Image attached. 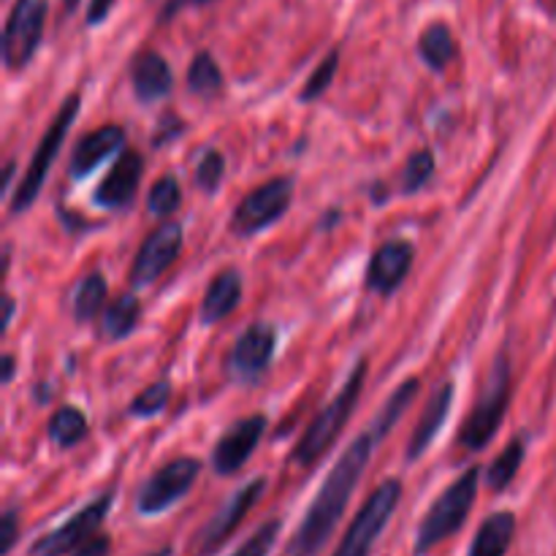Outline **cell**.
Returning <instances> with one entry per match:
<instances>
[{
    "label": "cell",
    "instance_id": "1",
    "mask_svg": "<svg viewBox=\"0 0 556 556\" xmlns=\"http://www.w3.org/2000/svg\"><path fill=\"white\" fill-rule=\"evenodd\" d=\"M378 438L372 432L362 434L351 443V448L340 456L334 467H331L329 478L324 481L320 492L315 494L313 505H309L307 516L299 525L296 535L288 543L286 556H318L324 552L326 541L334 535L337 525L345 516L348 503H351L353 492H356L358 481H362L364 470H367L369 459Z\"/></svg>",
    "mask_w": 556,
    "mask_h": 556
},
{
    "label": "cell",
    "instance_id": "2",
    "mask_svg": "<svg viewBox=\"0 0 556 556\" xmlns=\"http://www.w3.org/2000/svg\"><path fill=\"white\" fill-rule=\"evenodd\" d=\"M481 472V467H470L465 476L456 478V481L434 500V505L429 508V514L424 516L421 527H418L416 556H427L434 546H440V543L448 541L454 532L462 530V525H465L467 516H470L472 503H476Z\"/></svg>",
    "mask_w": 556,
    "mask_h": 556
},
{
    "label": "cell",
    "instance_id": "3",
    "mask_svg": "<svg viewBox=\"0 0 556 556\" xmlns=\"http://www.w3.org/2000/svg\"><path fill=\"white\" fill-rule=\"evenodd\" d=\"M364 375H367V364L358 362L356 367H353L351 378H348L345 386H342L340 394H337L334 400H331L329 405L315 416V421L309 424L304 438L299 440L296 451H293V462H296V465H304V467L315 465V462H318L320 456L334 445V440L340 438V432L345 429L348 418H351L353 410H356L358 396H362Z\"/></svg>",
    "mask_w": 556,
    "mask_h": 556
},
{
    "label": "cell",
    "instance_id": "4",
    "mask_svg": "<svg viewBox=\"0 0 556 556\" xmlns=\"http://www.w3.org/2000/svg\"><path fill=\"white\" fill-rule=\"evenodd\" d=\"M510 402V369L505 356L494 362L489 383L483 386L481 396H478L476 407L467 416L465 427L459 432V445L467 451H483L492 438L497 434L500 424H503L505 413H508Z\"/></svg>",
    "mask_w": 556,
    "mask_h": 556
},
{
    "label": "cell",
    "instance_id": "5",
    "mask_svg": "<svg viewBox=\"0 0 556 556\" xmlns=\"http://www.w3.org/2000/svg\"><path fill=\"white\" fill-rule=\"evenodd\" d=\"M76 114H79V96H68L63 101V106H60L58 117L52 119V125H49L47 134H43V139L38 141V150L36 155H33L30 166H27L25 177L16 185L14 199H11V212H14V215L25 212L27 206L38 199V193H41L43 182H47L49 177V168L58 161L60 147L65 144V136H68L71 125H74Z\"/></svg>",
    "mask_w": 556,
    "mask_h": 556
},
{
    "label": "cell",
    "instance_id": "6",
    "mask_svg": "<svg viewBox=\"0 0 556 556\" xmlns=\"http://www.w3.org/2000/svg\"><path fill=\"white\" fill-rule=\"evenodd\" d=\"M402 500V483L400 481H383L372 494H369L367 503L362 505V510L356 514V519L348 527L345 538H342L340 548L334 556H369L372 554L375 543L383 535L386 525L391 521V516L396 514V505Z\"/></svg>",
    "mask_w": 556,
    "mask_h": 556
},
{
    "label": "cell",
    "instance_id": "7",
    "mask_svg": "<svg viewBox=\"0 0 556 556\" xmlns=\"http://www.w3.org/2000/svg\"><path fill=\"white\" fill-rule=\"evenodd\" d=\"M293 199V182L288 177H277L255 188L253 193L244 195L239 206L233 210L231 228L239 237H253L264 228L275 226L288 212Z\"/></svg>",
    "mask_w": 556,
    "mask_h": 556
},
{
    "label": "cell",
    "instance_id": "8",
    "mask_svg": "<svg viewBox=\"0 0 556 556\" xmlns=\"http://www.w3.org/2000/svg\"><path fill=\"white\" fill-rule=\"evenodd\" d=\"M47 11H49V0H16L3 33L5 68L20 71L30 63L38 43H41Z\"/></svg>",
    "mask_w": 556,
    "mask_h": 556
},
{
    "label": "cell",
    "instance_id": "9",
    "mask_svg": "<svg viewBox=\"0 0 556 556\" xmlns=\"http://www.w3.org/2000/svg\"><path fill=\"white\" fill-rule=\"evenodd\" d=\"M201 465L190 456H179V459L168 462L166 467L155 472L150 481L141 486L139 500H136V508L141 516H157L166 514L168 508L179 503L185 494L193 489L195 478H199Z\"/></svg>",
    "mask_w": 556,
    "mask_h": 556
},
{
    "label": "cell",
    "instance_id": "10",
    "mask_svg": "<svg viewBox=\"0 0 556 556\" xmlns=\"http://www.w3.org/2000/svg\"><path fill=\"white\" fill-rule=\"evenodd\" d=\"M114 505V492L101 494L98 500H92L90 505L79 510V514L71 516L65 525H60L58 530H52L49 535L38 538L33 543L30 556H65V554H74L81 543L90 541L92 535L98 532V527L103 525V519L109 516Z\"/></svg>",
    "mask_w": 556,
    "mask_h": 556
},
{
    "label": "cell",
    "instance_id": "11",
    "mask_svg": "<svg viewBox=\"0 0 556 556\" xmlns=\"http://www.w3.org/2000/svg\"><path fill=\"white\" fill-rule=\"evenodd\" d=\"M179 250H182V226L179 223H163L139 248V255L130 266V286H152L177 261Z\"/></svg>",
    "mask_w": 556,
    "mask_h": 556
},
{
    "label": "cell",
    "instance_id": "12",
    "mask_svg": "<svg viewBox=\"0 0 556 556\" xmlns=\"http://www.w3.org/2000/svg\"><path fill=\"white\" fill-rule=\"evenodd\" d=\"M277 334L269 324H253L239 334L233 342L231 356H228V369L237 380L253 383L269 369L271 356H275Z\"/></svg>",
    "mask_w": 556,
    "mask_h": 556
},
{
    "label": "cell",
    "instance_id": "13",
    "mask_svg": "<svg viewBox=\"0 0 556 556\" xmlns=\"http://www.w3.org/2000/svg\"><path fill=\"white\" fill-rule=\"evenodd\" d=\"M266 432V416H250L233 424L212 451V467L217 476H233L250 462Z\"/></svg>",
    "mask_w": 556,
    "mask_h": 556
},
{
    "label": "cell",
    "instance_id": "14",
    "mask_svg": "<svg viewBox=\"0 0 556 556\" xmlns=\"http://www.w3.org/2000/svg\"><path fill=\"white\" fill-rule=\"evenodd\" d=\"M264 489H266L264 478H255V481H250L248 486L239 489V492L233 494V497L228 500L220 510H217L215 519L204 527V532H201V538H199L201 554H212L217 546H223V543L231 538V532L242 525L244 516L250 514V508L258 503V497L264 494Z\"/></svg>",
    "mask_w": 556,
    "mask_h": 556
},
{
    "label": "cell",
    "instance_id": "15",
    "mask_svg": "<svg viewBox=\"0 0 556 556\" xmlns=\"http://www.w3.org/2000/svg\"><path fill=\"white\" fill-rule=\"evenodd\" d=\"M413 255H416V250L405 239H391L383 248H378V253L372 255V261L367 266L369 291L380 293V296L394 293L405 282L407 271H410Z\"/></svg>",
    "mask_w": 556,
    "mask_h": 556
},
{
    "label": "cell",
    "instance_id": "16",
    "mask_svg": "<svg viewBox=\"0 0 556 556\" xmlns=\"http://www.w3.org/2000/svg\"><path fill=\"white\" fill-rule=\"evenodd\" d=\"M141 174H144V157L136 150H125L114 161L112 172L98 185L96 204L103 206V210H125L134 201L136 190H139Z\"/></svg>",
    "mask_w": 556,
    "mask_h": 556
},
{
    "label": "cell",
    "instance_id": "17",
    "mask_svg": "<svg viewBox=\"0 0 556 556\" xmlns=\"http://www.w3.org/2000/svg\"><path fill=\"white\" fill-rule=\"evenodd\" d=\"M125 144V130L119 125H101L92 134H87L85 139H79V144L71 152V177L81 179L87 174L96 172L103 161L114 155L119 147Z\"/></svg>",
    "mask_w": 556,
    "mask_h": 556
},
{
    "label": "cell",
    "instance_id": "18",
    "mask_svg": "<svg viewBox=\"0 0 556 556\" xmlns=\"http://www.w3.org/2000/svg\"><path fill=\"white\" fill-rule=\"evenodd\" d=\"M451 402H454V386L443 383L434 391L429 405L424 407L421 418H418L416 429H413L410 445H407V462H416L427 454V448L432 445V440L438 438L440 429H443L445 418H448Z\"/></svg>",
    "mask_w": 556,
    "mask_h": 556
},
{
    "label": "cell",
    "instance_id": "19",
    "mask_svg": "<svg viewBox=\"0 0 556 556\" xmlns=\"http://www.w3.org/2000/svg\"><path fill=\"white\" fill-rule=\"evenodd\" d=\"M130 79H134L136 98L144 103L166 98L174 87L172 68H168L166 60L155 52H144L136 58L134 68H130Z\"/></svg>",
    "mask_w": 556,
    "mask_h": 556
},
{
    "label": "cell",
    "instance_id": "20",
    "mask_svg": "<svg viewBox=\"0 0 556 556\" xmlns=\"http://www.w3.org/2000/svg\"><path fill=\"white\" fill-rule=\"evenodd\" d=\"M242 302V275L239 271H223L206 288L204 302H201V324L212 326L217 320L228 318Z\"/></svg>",
    "mask_w": 556,
    "mask_h": 556
},
{
    "label": "cell",
    "instance_id": "21",
    "mask_svg": "<svg viewBox=\"0 0 556 556\" xmlns=\"http://www.w3.org/2000/svg\"><path fill=\"white\" fill-rule=\"evenodd\" d=\"M516 532V516L510 510L492 514L481 527L478 535L472 538L470 556H505L510 548Z\"/></svg>",
    "mask_w": 556,
    "mask_h": 556
},
{
    "label": "cell",
    "instance_id": "22",
    "mask_svg": "<svg viewBox=\"0 0 556 556\" xmlns=\"http://www.w3.org/2000/svg\"><path fill=\"white\" fill-rule=\"evenodd\" d=\"M418 54H421V60L432 71L448 68L451 60L456 58V41L451 36L448 25H443V22L429 25L421 33V41H418Z\"/></svg>",
    "mask_w": 556,
    "mask_h": 556
},
{
    "label": "cell",
    "instance_id": "23",
    "mask_svg": "<svg viewBox=\"0 0 556 556\" xmlns=\"http://www.w3.org/2000/svg\"><path fill=\"white\" fill-rule=\"evenodd\" d=\"M418 389H421V380H418V378L405 380V383H402L400 389L391 394V400L386 402L383 410L378 413V418H375V424H372V429H369V432H372L378 440H383L386 434H389L391 429L400 424V418L405 416L407 407L413 405V400L418 396Z\"/></svg>",
    "mask_w": 556,
    "mask_h": 556
},
{
    "label": "cell",
    "instance_id": "24",
    "mask_svg": "<svg viewBox=\"0 0 556 556\" xmlns=\"http://www.w3.org/2000/svg\"><path fill=\"white\" fill-rule=\"evenodd\" d=\"M141 315V304L134 293H123V296L114 299L112 304L103 313V331H106L109 340H125L130 331L136 329Z\"/></svg>",
    "mask_w": 556,
    "mask_h": 556
},
{
    "label": "cell",
    "instance_id": "25",
    "mask_svg": "<svg viewBox=\"0 0 556 556\" xmlns=\"http://www.w3.org/2000/svg\"><path fill=\"white\" fill-rule=\"evenodd\" d=\"M87 432H90L87 418L76 407H60L52 416V421H49V440L58 448H74V445H79L87 438Z\"/></svg>",
    "mask_w": 556,
    "mask_h": 556
},
{
    "label": "cell",
    "instance_id": "26",
    "mask_svg": "<svg viewBox=\"0 0 556 556\" xmlns=\"http://www.w3.org/2000/svg\"><path fill=\"white\" fill-rule=\"evenodd\" d=\"M525 440H514V443L505 445L503 454L492 462V467L486 470V483L492 492H505V489L514 483L516 472H519L521 462H525Z\"/></svg>",
    "mask_w": 556,
    "mask_h": 556
},
{
    "label": "cell",
    "instance_id": "27",
    "mask_svg": "<svg viewBox=\"0 0 556 556\" xmlns=\"http://www.w3.org/2000/svg\"><path fill=\"white\" fill-rule=\"evenodd\" d=\"M103 302H106V280L98 271H92L79 282L74 293V318L79 324H87L101 313Z\"/></svg>",
    "mask_w": 556,
    "mask_h": 556
},
{
    "label": "cell",
    "instance_id": "28",
    "mask_svg": "<svg viewBox=\"0 0 556 556\" xmlns=\"http://www.w3.org/2000/svg\"><path fill=\"white\" fill-rule=\"evenodd\" d=\"M188 85H190V90L201 98H212L220 92L223 74H220V68H217L215 60H212V54H206V52L195 54L193 63H190V68H188Z\"/></svg>",
    "mask_w": 556,
    "mask_h": 556
},
{
    "label": "cell",
    "instance_id": "29",
    "mask_svg": "<svg viewBox=\"0 0 556 556\" xmlns=\"http://www.w3.org/2000/svg\"><path fill=\"white\" fill-rule=\"evenodd\" d=\"M182 206V188L174 177H163L152 185L150 195H147V210L155 217H168Z\"/></svg>",
    "mask_w": 556,
    "mask_h": 556
},
{
    "label": "cell",
    "instance_id": "30",
    "mask_svg": "<svg viewBox=\"0 0 556 556\" xmlns=\"http://www.w3.org/2000/svg\"><path fill=\"white\" fill-rule=\"evenodd\" d=\"M337 68H340V52H337V49H331V52L326 54L324 60H320L318 68H315L313 74H309L307 85H304V90H302V101L304 103L318 101V98L324 96L326 90H329L331 81H334Z\"/></svg>",
    "mask_w": 556,
    "mask_h": 556
},
{
    "label": "cell",
    "instance_id": "31",
    "mask_svg": "<svg viewBox=\"0 0 556 556\" xmlns=\"http://www.w3.org/2000/svg\"><path fill=\"white\" fill-rule=\"evenodd\" d=\"M223 177H226V157H223V152H201L199 163H195V185H199L204 193H215V190L220 188Z\"/></svg>",
    "mask_w": 556,
    "mask_h": 556
},
{
    "label": "cell",
    "instance_id": "32",
    "mask_svg": "<svg viewBox=\"0 0 556 556\" xmlns=\"http://www.w3.org/2000/svg\"><path fill=\"white\" fill-rule=\"evenodd\" d=\"M168 400H172V389H168V383H155L150 386V389L141 391V394L130 402L128 413L134 418H152L157 416V413L166 410Z\"/></svg>",
    "mask_w": 556,
    "mask_h": 556
},
{
    "label": "cell",
    "instance_id": "33",
    "mask_svg": "<svg viewBox=\"0 0 556 556\" xmlns=\"http://www.w3.org/2000/svg\"><path fill=\"white\" fill-rule=\"evenodd\" d=\"M432 174H434L432 152L429 150L416 152V155H410V161H407L405 172H402V190H405V193H418V190L432 179Z\"/></svg>",
    "mask_w": 556,
    "mask_h": 556
},
{
    "label": "cell",
    "instance_id": "34",
    "mask_svg": "<svg viewBox=\"0 0 556 556\" xmlns=\"http://www.w3.org/2000/svg\"><path fill=\"white\" fill-rule=\"evenodd\" d=\"M277 535H280V521H266V525L261 527V530H255L253 535L248 538V543L231 556H269L277 543Z\"/></svg>",
    "mask_w": 556,
    "mask_h": 556
},
{
    "label": "cell",
    "instance_id": "35",
    "mask_svg": "<svg viewBox=\"0 0 556 556\" xmlns=\"http://www.w3.org/2000/svg\"><path fill=\"white\" fill-rule=\"evenodd\" d=\"M3 541H0V554L9 556L11 548H14L16 543V535H20V519H16V510L9 508L3 514Z\"/></svg>",
    "mask_w": 556,
    "mask_h": 556
},
{
    "label": "cell",
    "instance_id": "36",
    "mask_svg": "<svg viewBox=\"0 0 556 556\" xmlns=\"http://www.w3.org/2000/svg\"><path fill=\"white\" fill-rule=\"evenodd\" d=\"M112 554V538L109 535H92L90 541L81 543L71 556H109Z\"/></svg>",
    "mask_w": 556,
    "mask_h": 556
},
{
    "label": "cell",
    "instance_id": "37",
    "mask_svg": "<svg viewBox=\"0 0 556 556\" xmlns=\"http://www.w3.org/2000/svg\"><path fill=\"white\" fill-rule=\"evenodd\" d=\"M114 0H90V9H87V22L90 25H101L103 20L109 16V11H112Z\"/></svg>",
    "mask_w": 556,
    "mask_h": 556
},
{
    "label": "cell",
    "instance_id": "38",
    "mask_svg": "<svg viewBox=\"0 0 556 556\" xmlns=\"http://www.w3.org/2000/svg\"><path fill=\"white\" fill-rule=\"evenodd\" d=\"M204 3L206 0H168L166 9H163V14H161V22L172 20L174 14H179V11L185 9V5H204Z\"/></svg>",
    "mask_w": 556,
    "mask_h": 556
},
{
    "label": "cell",
    "instance_id": "39",
    "mask_svg": "<svg viewBox=\"0 0 556 556\" xmlns=\"http://www.w3.org/2000/svg\"><path fill=\"white\" fill-rule=\"evenodd\" d=\"M3 304H5V313H3V334H5V331H9V326H11V318H14V299L5 296Z\"/></svg>",
    "mask_w": 556,
    "mask_h": 556
},
{
    "label": "cell",
    "instance_id": "40",
    "mask_svg": "<svg viewBox=\"0 0 556 556\" xmlns=\"http://www.w3.org/2000/svg\"><path fill=\"white\" fill-rule=\"evenodd\" d=\"M11 378H14V356H3V386H9Z\"/></svg>",
    "mask_w": 556,
    "mask_h": 556
},
{
    "label": "cell",
    "instance_id": "41",
    "mask_svg": "<svg viewBox=\"0 0 556 556\" xmlns=\"http://www.w3.org/2000/svg\"><path fill=\"white\" fill-rule=\"evenodd\" d=\"M150 556H172V548H161V552H157V554H150Z\"/></svg>",
    "mask_w": 556,
    "mask_h": 556
}]
</instances>
